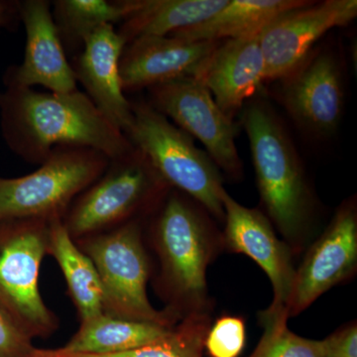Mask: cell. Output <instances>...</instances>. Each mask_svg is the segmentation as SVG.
<instances>
[{"mask_svg":"<svg viewBox=\"0 0 357 357\" xmlns=\"http://www.w3.org/2000/svg\"><path fill=\"white\" fill-rule=\"evenodd\" d=\"M172 331L171 326L128 321L102 312L82 321L76 335L59 349L67 354H116L153 344Z\"/></svg>","mask_w":357,"mask_h":357,"instance_id":"obj_20","label":"cell"},{"mask_svg":"<svg viewBox=\"0 0 357 357\" xmlns=\"http://www.w3.org/2000/svg\"><path fill=\"white\" fill-rule=\"evenodd\" d=\"M241 123L268 215L288 241H297L309 225L312 196L295 145L266 100H248Z\"/></svg>","mask_w":357,"mask_h":357,"instance_id":"obj_2","label":"cell"},{"mask_svg":"<svg viewBox=\"0 0 357 357\" xmlns=\"http://www.w3.org/2000/svg\"><path fill=\"white\" fill-rule=\"evenodd\" d=\"M20 13L26 30L25 55L9 84L42 86L57 93L76 91V74L66 57L49 2L28 0L21 4Z\"/></svg>","mask_w":357,"mask_h":357,"instance_id":"obj_15","label":"cell"},{"mask_svg":"<svg viewBox=\"0 0 357 357\" xmlns=\"http://www.w3.org/2000/svg\"><path fill=\"white\" fill-rule=\"evenodd\" d=\"M150 105L175 126L201 141L218 168L234 178L243 175L237 151V126L218 107L208 89L195 77H182L148 89Z\"/></svg>","mask_w":357,"mask_h":357,"instance_id":"obj_9","label":"cell"},{"mask_svg":"<svg viewBox=\"0 0 357 357\" xmlns=\"http://www.w3.org/2000/svg\"><path fill=\"white\" fill-rule=\"evenodd\" d=\"M96 268L103 312L115 318L171 326V316L157 311L147 295L148 258L136 222L77 241Z\"/></svg>","mask_w":357,"mask_h":357,"instance_id":"obj_6","label":"cell"},{"mask_svg":"<svg viewBox=\"0 0 357 357\" xmlns=\"http://www.w3.org/2000/svg\"><path fill=\"white\" fill-rule=\"evenodd\" d=\"M325 357H357L356 324L345 326L323 340Z\"/></svg>","mask_w":357,"mask_h":357,"instance_id":"obj_27","label":"cell"},{"mask_svg":"<svg viewBox=\"0 0 357 357\" xmlns=\"http://www.w3.org/2000/svg\"><path fill=\"white\" fill-rule=\"evenodd\" d=\"M281 102L296 126L316 137L337 132L344 112V75L337 55L312 50L281 79Z\"/></svg>","mask_w":357,"mask_h":357,"instance_id":"obj_11","label":"cell"},{"mask_svg":"<svg viewBox=\"0 0 357 357\" xmlns=\"http://www.w3.org/2000/svg\"><path fill=\"white\" fill-rule=\"evenodd\" d=\"M259 318L264 333L249 357H325L323 340L302 337L289 330L287 312L278 316L261 312Z\"/></svg>","mask_w":357,"mask_h":357,"instance_id":"obj_24","label":"cell"},{"mask_svg":"<svg viewBox=\"0 0 357 357\" xmlns=\"http://www.w3.org/2000/svg\"><path fill=\"white\" fill-rule=\"evenodd\" d=\"M168 185L137 148L112 160L63 220L70 236L84 238L128 220L164 195Z\"/></svg>","mask_w":357,"mask_h":357,"instance_id":"obj_7","label":"cell"},{"mask_svg":"<svg viewBox=\"0 0 357 357\" xmlns=\"http://www.w3.org/2000/svg\"><path fill=\"white\" fill-rule=\"evenodd\" d=\"M307 0H229L204 22L169 36L185 41H222L261 31L282 14L305 6Z\"/></svg>","mask_w":357,"mask_h":357,"instance_id":"obj_18","label":"cell"},{"mask_svg":"<svg viewBox=\"0 0 357 357\" xmlns=\"http://www.w3.org/2000/svg\"><path fill=\"white\" fill-rule=\"evenodd\" d=\"M245 325L238 317H222L213 324L204 338L211 357H238L245 345Z\"/></svg>","mask_w":357,"mask_h":357,"instance_id":"obj_25","label":"cell"},{"mask_svg":"<svg viewBox=\"0 0 357 357\" xmlns=\"http://www.w3.org/2000/svg\"><path fill=\"white\" fill-rule=\"evenodd\" d=\"M164 276L174 295L195 307L204 303L210 260V234L201 213L187 199H166L156 225Z\"/></svg>","mask_w":357,"mask_h":357,"instance_id":"obj_8","label":"cell"},{"mask_svg":"<svg viewBox=\"0 0 357 357\" xmlns=\"http://www.w3.org/2000/svg\"><path fill=\"white\" fill-rule=\"evenodd\" d=\"M126 45L114 25L100 26L84 40L74 69L89 98L124 134L133 121L132 103L124 96L119 68Z\"/></svg>","mask_w":357,"mask_h":357,"instance_id":"obj_17","label":"cell"},{"mask_svg":"<svg viewBox=\"0 0 357 357\" xmlns=\"http://www.w3.org/2000/svg\"><path fill=\"white\" fill-rule=\"evenodd\" d=\"M357 263V217L344 204L296 270L288 314L298 316L319 296L354 273Z\"/></svg>","mask_w":357,"mask_h":357,"instance_id":"obj_13","label":"cell"},{"mask_svg":"<svg viewBox=\"0 0 357 357\" xmlns=\"http://www.w3.org/2000/svg\"><path fill=\"white\" fill-rule=\"evenodd\" d=\"M110 161L91 148L59 146L29 175L0 178V222L63 220L75 198L102 177Z\"/></svg>","mask_w":357,"mask_h":357,"instance_id":"obj_4","label":"cell"},{"mask_svg":"<svg viewBox=\"0 0 357 357\" xmlns=\"http://www.w3.org/2000/svg\"><path fill=\"white\" fill-rule=\"evenodd\" d=\"M48 253L64 274L81 321L102 314V287L95 264L75 243L62 218L50 222Z\"/></svg>","mask_w":357,"mask_h":357,"instance_id":"obj_21","label":"cell"},{"mask_svg":"<svg viewBox=\"0 0 357 357\" xmlns=\"http://www.w3.org/2000/svg\"><path fill=\"white\" fill-rule=\"evenodd\" d=\"M53 17L61 39L82 43L100 26L123 21L133 8V0H59Z\"/></svg>","mask_w":357,"mask_h":357,"instance_id":"obj_22","label":"cell"},{"mask_svg":"<svg viewBox=\"0 0 357 357\" xmlns=\"http://www.w3.org/2000/svg\"><path fill=\"white\" fill-rule=\"evenodd\" d=\"M133 121L126 135L168 185L177 188L218 220H225L222 176L194 138L150 103H132Z\"/></svg>","mask_w":357,"mask_h":357,"instance_id":"obj_3","label":"cell"},{"mask_svg":"<svg viewBox=\"0 0 357 357\" xmlns=\"http://www.w3.org/2000/svg\"><path fill=\"white\" fill-rule=\"evenodd\" d=\"M260 32L222 40L195 77L208 89L218 107L234 121L266 82Z\"/></svg>","mask_w":357,"mask_h":357,"instance_id":"obj_16","label":"cell"},{"mask_svg":"<svg viewBox=\"0 0 357 357\" xmlns=\"http://www.w3.org/2000/svg\"><path fill=\"white\" fill-rule=\"evenodd\" d=\"M220 41H185L173 36L141 37L126 45L121 59L122 89H149L195 77Z\"/></svg>","mask_w":357,"mask_h":357,"instance_id":"obj_14","label":"cell"},{"mask_svg":"<svg viewBox=\"0 0 357 357\" xmlns=\"http://www.w3.org/2000/svg\"><path fill=\"white\" fill-rule=\"evenodd\" d=\"M222 201L227 248L255 260L271 281L273 301L263 314L277 316L288 312L296 275L290 248L277 237L269 220L259 211L241 206L225 190Z\"/></svg>","mask_w":357,"mask_h":357,"instance_id":"obj_12","label":"cell"},{"mask_svg":"<svg viewBox=\"0 0 357 357\" xmlns=\"http://www.w3.org/2000/svg\"><path fill=\"white\" fill-rule=\"evenodd\" d=\"M229 0H133L119 35L126 44L141 37L169 36L204 22Z\"/></svg>","mask_w":357,"mask_h":357,"instance_id":"obj_19","label":"cell"},{"mask_svg":"<svg viewBox=\"0 0 357 357\" xmlns=\"http://www.w3.org/2000/svg\"><path fill=\"white\" fill-rule=\"evenodd\" d=\"M11 7H13V4L9 2L0 1V26L4 24V22L8 20L9 16L13 13Z\"/></svg>","mask_w":357,"mask_h":357,"instance_id":"obj_28","label":"cell"},{"mask_svg":"<svg viewBox=\"0 0 357 357\" xmlns=\"http://www.w3.org/2000/svg\"><path fill=\"white\" fill-rule=\"evenodd\" d=\"M35 349L32 338L0 305V357H32Z\"/></svg>","mask_w":357,"mask_h":357,"instance_id":"obj_26","label":"cell"},{"mask_svg":"<svg viewBox=\"0 0 357 357\" xmlns=\"http://www.w3.org/2000/svg\"><path fill=\"white\" fill-rule=\"evenodd\" d=\"M206 331L204 321L192 319L185 321L158 342L109 354H67L60 349H35L32 357H203Z\"/></svg>","mask_w":357,"mask_h":357,"instance_id":"obj_23","label":"cell"},{"mask_svg":"<svg viewBox=\"0 0 357 357\" xmlns=\"http://www.w3.org/2000/svg\"><path fill=\"white\" fill-rule=\"evenodd\" d=\"M49 230L50 222L37 218L0 222V305L32 340L49 337L59 328L38 285Z\"/></svg>","mask_w":357,"mask_h":357,"instance_id":"obj_5","label":"cell"},{"mask_svg":"<svg viewBox=\"0 0 357 357\" xmlns=\"http://www.w3.org/2000/svg\"><path fill=\"white\" fill-rule=\"evenodd\" d=\"M0 107L7 142L29 161L43 163L59 146L91 148L110 160L134 148L128 136L79 89L38 93L9 84Z\"/></svg>","mask_w":357,"mask_h":357,"instance_id":"obj_1","label":"cell"},{"mask_svg":"<svg viewBox=\"0 0 357 357\" xmlns=\"http://www.w3.org/2000/svg\"><path fill=\"white\" fill-rule=\"evenodd\" d=\"M356 16V0L307 1L282 14L260 32L265 79L280 81L309 56L326 33L349 25Z\"/></svg>","mask_w":357,"mask_h":357,"instance_id":"obj_10","label":"cell"}]
</instances>
